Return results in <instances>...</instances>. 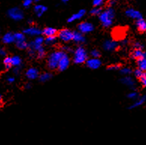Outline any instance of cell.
I'll return each instance as SVG.
<instances>
[{
    "instance_id": "74e56055",
    "label": "cell",
    "mask_w": 146,
    "mask_h": 145,
    "mask_svg": "<svg viewBox=\"0 0 146 145\" xmlns=\"http://www.w3.org/2000/svg\"><path fill=\"white\" fill-rule=\"evenodd\" d=\"M133 48L134 49H136V50H142L143 48H144V46H143V44H142L140 43V42H137L134 43Z\"/></svg>"
},
{
    "instance_id": "ab89813d",
    "label": "cell",
    "mask_w": 146,
    "mask_h": 145,
    "mask_svg": "<svg viewBox=\"0 0 146 145\" xmlns=\"http://www.w3.org/2000/svg\"><path fill=\"white\" fill-rule=\"evenodd\" d=\"M33 0H23V5L24 7H29L33 3Z\"/></svg>"
},
{
    "instance_id": "ac0fdd59",
    "label": "cell",
    "mask_w": 146,
    "mask_h": 145,
    "mask_svg": "<svg viewBox=\"0 0 146 145\" xmlns=\"http://www.w3.org/2000/svg\"><path fill=\"white\" fill-rule=\"evenodd\" d=\"M145 101L146 95L140 96L139 99H137L134 101V102L130 105V107H129V109H134V108H138V107H140V106L142 105L145 102Z\"/></svg>"
},
{
    "instance_id": "836d02e7",
    "label": "cell",
    "mask_w": 146,
    "mask_h": 145,
    "mask_svg": "<svg viewBox=\"0 0 146 145\" xmlns=\"http://www.w3.org/2000/svg\"><path fill=\"white\" fill-rule=\"evenodd\" d=\"M107 69L109 71H117V70H121V66L120 64H113L110 65Z\"/></svg>"
},
{
    "instance_id": "4316f807",
    "label": "cell",
    "mask_w": 146,
    "mask_h": 145,
    "mask_svg": "<svg viewBox=\"0 0 146 145\" xmlns=\"http://www.w3.org/2000/svg\"><path fill=\"white\" fill-rule=\"evenodd\" d=\"M3 64L5 69L9 70L12 67V62H11V57L10 56H5L3 60Z\"/></svg>"
},
{
    "instance_id": "9c48e42d",
    "label": "cell",
    "mask_w": 146,
    "mask_h": 145,
    "mask_svg": "<svg viewBox=\"0 0 146 145\" xmlns=\"http://www.w3.org/2000/svg\"><path fill=\"white\" fill-rule=\"evenodd\" d=\"M102 48L106 51H114L118 48V43L115 40H106L102 44Z\"/></svg>"
},
{
    "instance_id": "e575fe53",
    "label": "cell",
    "mask_w": 146,
    "mask_h": 145,
    "mask_svg": "<svg viewBox=\"0 0 146 145\" xmlns=\"http://www.w3.org/2000/svg\"><path fill=\"white\" fill-rule=\"evenodd\" d=\"M90 56H91L92 58H99L100 56V53L98 50L94 49L90 51Z\"/></svg>"
},
{
    "instance_id": "8992f818",
    "label": "cell",
    "mask_w": 146,
    "mask_h": 145,
    "mask_svg": "<svg viewBox=\"0 0 146 145\" xmlns=\"http://www.w3.org/2000/svg\"><path fill=\"white\" fill-rule=\"evenodd\" d=\"M8 15L11 19L16 21H21L23 18V11L18 8H13L9 9L8 11Z\"/></svg>"
},
{
    "instance_id": "c3c4849f",
    "label": "cell",
    "mask_w": 146,
    "mask_h": 145,
    "mask_svg": "<svg viewBox=\"0 0 146 145\" xmlns=\"http://www.w3.org/2000/svg\"><path fill=\"white\" fill-rule=\"evenodd\" d=\"M144 56H145L146 57V52H144Z\"/></svg>"
},
{
    "instance_id": "b9f144b4",
    "label": "cell",
    "mask_w": 146,
    "mask_h": 145,
    "mask_svg": "<svg viewBox=\"0 0 146 145\" xmlns=\"http://www.w3.org/2000/svg\"><path fill=\"white\" fill-rule=\"evenodd\" d=\"M15 77H12V76H10V77H7V82L9 83H14V81H15Z\"/></svg>"
},
{
    "instance_id": "8fae6325",
    "label": "cell",
    "mask_w": 146,
    "mask_h": 145,
    "mask_svg": "<svg viewBox=\"0 0 146 145\" xmlns=\"http://www.w3.org/2000/svg\"><path fill=\"white\" fill-rule=\"evenodd\" d=\"M26 77L29 80H36V79L38 78L40 76L39 71L36 68H29L27 72H26Z\"/></svg>"
},
{
    "instance_id": "d6a6232c",
    "label": "cell",
    "mask_w": 146,
    "mask_h": 145,
    "mask_svg": "<svg viewBox=\"0 0 146 145\" xmlns=\"http://www.w3.org/2000/svg\"><path fill=\"white\" fill-rule=\"evenodd\" d=\"M102 9L100 7H95L94 9H93L90 11V14L92 15H99L100 16L102 14Z\"/></svg>"
},
{
    "instance_id": "44dd1931",
    "label": "cell",
    "mask_w": 146,
    "mask_h": 145,
    "mask_svg": "<svg viewBox=\"0 0 146 145\" xmlns=\"http://www.w3.org/2000/svg\"><path fill=\"white\" fill-rule=\"evenodd\" d=\"M136 63H137L138 68H139L140 70L142 72H145L146 71V57L145 56H142V58L136 60Z\"/></svg>"
},
{
    "instance_id": "5b68a950",
    "label": "cell",
    "mask_w": 146,
    "mask_h": 145,
    "mask_svg": "<svg viewBox=\"0 0 146 145\" xmlns=\"http://www.w3.org/2000/svg\"><path fill=\"white\" fill-rule=\"evenodd\" d=\"M44 37L42 36H37L35 38V39L33 41H32L29 43V50H34V51L37 52L38 49L43 47V44H44Z\"/></svg>"
},
{
    "instance_id": "6da1fadb",
    "label": "cell",
    "mask_w": 146,
    "mask_h": 145,
    "mask_svg": "<svg viewBox=\"0 0 146 145\" xmlns=\"http://www.w3.org/2000/svg\"><path fill=\"white\" fill-rule=\"evenodd\" d=\"M64 53L65 52L63 50H55L49 54L48 60H47V64L50 70L58 69L59 62L60 61Z\"/></svg>"
},
{
    "instance_id": "30bf717a",
    "label": "cell",
    "mask_w": 146,
    "mask_h": 145,
    "mask_svg": "<svg viewBox=\"0 0 146 145\" xmlns=\"http://www.w3.org/2000/svg\"><path fill=\"white\" fill-rule=\"evenodd\" d=\"M102 65V62L99 58H90L88 59V61L86 62V66L87 67L92 70H96L98 69Z\"/></svg>"
},
{
    "instance_id": "ee69618b",
    "label": "cell",
    "mask_w": 146,
    "mask_h": 145,
    "mask_svg": "<svg viewBox=\"0 0 146 145\" xmlns=\"http://www.w3.org/2000/svg\"><path fill=\"white\" fill-rule=\"evenodd\" d=\"M0 55L2 56H6V51L4 49L1 48V50H0Z\"/></svg>"
},
{
    "instance_id": "7a4b0ae2",
    "label": "cell",
    "mask_w": 146,
    "mask_h": 145,
    "mask_svg": "<svg viewBox=\"0 0 146 145\" xmlns=\"http://www.w3.org/2000/svg\"><path fill=\"white\" fill-rule=\"evenodd\" d=\"M88 60V54L86 49L82 46L75 49L73 53V62L77 65L86 63Z\"/></svg>"
},
{
    "instance_id": "4dcf8cb0",
    "label": "cell",
    "mask_w": 146,
    "mask_h": 145,
    "mask_svg": "<svg viewBox=\"0 0 146 145\" xmlns=\"http://www.w3.org/2000/svg\"><path fill=\"white\" fill-rule=\"evenodd\" d=\"M120 72L123 76H129L132 74V72H133V71H132V69L130 68L124 67V68H121V70H120Z\"/></svg>"
},
{
    "instance_id": "7dc6e473",
    "label": "cell",
    "mask_w": 146,
    "mask_h": 145,
    "mask_svg": "<svg viewBox=\"0 0 146 145\" xmlns=\"http://www.w3.org/2000/svg\"><path fill=\"white\" fill-rule=\"evenodd\" d=\"M61 1L63 2H64V3H66V2H68V0H61Z\"/></svg>"
},
{
    "instance_id": "f1b7e54d",
    "label": "cell",
    "mask_w": 146,
    "mask_h": 145,
    "mask_svg": "<svg viewBox=\"0 0 146 145\" xmlns=\"http://www.w3.org/2000/svg\"><path fill=\"white\" fill-rule=\"evenodd\" d=\"M17 48L20 50H26L29 48V44L27 42L24 41V42H15Z\"/></svg>"
},
{
    "instance_id": "7402d4cb",
    "label": "cell",
    "mask_w": 146,
    "mask_h": 145,
    "mask_svg": "<svg viewBox=\"0 0 146 145\" xmlns=\"http://www.w3.org/2000/svg\"><path fill=\"white\" fill-rule=\"evenodd\" d=\"M53 75L50 72H44L41 74L39 76V81L42 82V83H45L47 81H50V79L52 78Z\"/></svg>"
},
{
    "instance_id": "9a60e30c",
    "label": "cell",
    "mask_w": 146,
    "mask_h": 145,
    "mask_svg": "<svg viewBox=\"0 0 146 145\" xmlns=\"http://www.w3.org/2000/svg\"><path fill=\"white\" fill-rule=\"evenodd\" d=\"M72 41L77 44H83L85 42L86 38L84 37V35L82 32H74Z\"/></svg>"
},
{
    "instance_id": "277c9868",
    "label": "cell",
    "mask_w": 146,
    "mask_h": 145,
    "mask_svg": "<svg viewBox=\"0 0 146 145\" xmlns=\"http://www.w3.org/2000/svg\"><path fill=\"white\" fill-rule=\"evenodd\" d=\"M73 35H74V32L69 29H61L57 33L59 39L65 43H68V42L72 41Z\"/></svg>"
},
{
    "instance_id": "f546056e",
    "label": "cell",
    "mask_w": 146,
    "mask_h": 145,
    "mask_svg": "<svg viewBox=\"0 0 146 145\" xmlns=\"http://www.w3.org/2000/svg\"><path fill=\"white\" fill-rule=\"evenodd\" d=\"M36 55H37V57L39 60H42V59H44L46 55V52H45V49L44 48V47H42L40 49L37 50L36 52Z\"/></svg>"
},
{
    "instance_id": "8d00e7d4",
    "label": "cell",
    "mask_w": 146,
    "mask_h": 145,
    "mask_svg": "<svg viewBox=\"0 0 146 145\" xmlns=\"http://www.w3.org/2000/svg\"><path fill=\"white\" fill-rule=\"evenodd\" d=\"M140 83L142 84L143 87H146V73L144 72L143 73V75H142V77L139 78Z\"/></svg>"
},
{
    "instance_id": "2e32d148",
    "label": "cell",
    "mask_w": 146,
    "mask_h": 145,
    "mask_svg": "<svg viewBox=\"0 0 146 145\" xmlns=\"http://www.w3.org/2000/svg\"><path fill=\"white\" fill-rule=\"evenodd\" d=\"M57 33H58L57 30L55 28H53V27H46V28H44L42 30V35L45 36V37L56 36V35Z\"/></svg>"
},
{
    "instance_id": "5bb4252c",
    "label": "cell",
    "mask_w": 146,
    "mask_h": 145,
    "mask_svg": "<svg viewBox=\"0 0 146 145\" xmlns=\"http://www.w3.org/2000/svg\"><path fill=\"white\" fill-rule=\"evenodd\" d=\"M126 15H127V17H130V18L136 19V21L142 18V15H141V13H140L139 11H136L132 9H128V10L126 11Z\"/></svg>"
},
{
    "instance_id": "60d3db41",
    "label": "cell",
    "mask_w": 146,
    "mask_h": 145,
    "mask_svg": "<svg viewBox=\"0 0 146 145\" xmlns=\"http://www.w3.org/2000/svg\"><path fill=\"white\" fill-rule=\"evenodd\" d=\"M62 50L63 51H64L65 53H67V52H72V49L71 48H69V47H68V46H64V47H63L62 48Z\"/></svg>"
},
{
    "instance_id": "f6af8a7d",
    "label": "cell",
    "mask_w": 146,
    "mask_h": 145,
    "mask_svg": "<svg viewBox=\"0 0 146 145\" xmlns=\"http://www.w3.org/2000/svg\"><path fill=\"white\" fill-rule=\"evenodd\" d=\"M31 87H32V85H31V84H30V83H26L25 86H24V88H25L26 89H31Z\"/></svg>"
},
{
    "instance_id": "3957f363",
    "label": "cell",
    "mask_w": 146,
    "mask_h": 145,
    "mask_svg": "<svg viewBox=\"0 0 146 145\" xmlns=\"http://www.w3.org/2000/svg\"><path fill=\"white\" fill-rule=\"evenodd\" d=\"M114 16L115 13L113 9H109L105 11H102V14L100 15V20L102 23V25L106 28L111 26L112 24Z\"/></svg>"
},
{
    "instance_id": "484cf974",
    "label": "cell",
    "mask_w": 146,
    "mask_h": 145,
    "mask_svg": "<svg viewBox=\"0 0 146 145\" xmlns=\"http://www.w3.org/2000/svg\"><path fill=\"white\" fill-rule=\"evenodd\" d=\"M56 42V36H51V37H46L44 39V44L47 46H52L55 44Z\"/></svg>"
},
{
    "instance_id": "d6986e66",
    "label": "cell",
    "mask_w": 146,
    "mask_h": 145,
    "mask_svg": "<svg viewBox=\"0 0 146 145\" xmlns=\"http://www.w3.org/2000/svg\"><path fill=\"white\" fill-rule=\"evenodd\" d=\"M85 15V10H80L76 14H74L72 15L71 17L68 19V22L69 23H72L73 21H77V20H80L84 17V15Z\"/></svg>"
},
{
    "instance_id": "d4e9b609",
    "label": "cell",
    "mask_w": 146,
    "mask_h": 145,
    "mask_svg": "<svg viewBox=\"0 0 146 145\" xmlns=\"http://www.w3.org/2000/svg\"><path fill=\"white\" fill-rule=\"evenodd\" d=\"M143 56H144V52L142 51V50H136V49H135L133 51V53H132V57H133V59H135L136 60L142 58Z\"/></svg>"
},
{
    "instance_id": "bcb514c9",
    "label": "cell",
    "mask_w": 146,
    "mask_h": 145,
    "mask_svg": "<svg viewBox=\"0 0 146 145\" xmlns=\"http://www.w3.org/2000/svg\"><path fill=\"white\" fill-rule=\"evenodd\" d=\"M127 40H126V39H124V40H122V41H121V45H123V46H125V45H127Z\"/></svg>"
},
{
    "instance_id": "ffe728a7",
    "label": "cell",
    "mask_w": 146,
    "mask_h": 145,
    "mask_svg": "<svg viewBox=\"0 0 146 145\" xmlns=\"http://www.w3.org/2000/svg\"><path fill=\"white\" fill-rule=\"evenodd\" d=\"M136 26L138 30L141 32H146V21L144 19L141 18L139 20H137L136 22Z\"/></svg>"
},
{
    "instance_id": "f35d334b",
    "label": "cell",
    "mask_w": 146,
    "mask_h": 145,
    "mask_svg": "<svg viewBox=\"0 0 146 145\" xmlns=\"http://www.w3.org/2000/svg\"><path fill=\"white\" fill-rule=\"evenodd\" d=\"M103 3V0H93V4L95 7H100Z\"/></svg>"
},
{
    "instance_id": "83f0119b",
    "label": "cell",
    "mask_w": 146,
    "mask_h": 145,
    "mask_svg": "<svg viewBox=\"0 0 146 145\" xmlns=\"http://www.w3.org/2000/svg\"><path fill=\"white\" fill-rule=\"evenodd\" d=\"M15 42H24L26 41V37L25 34L21 33V32H16L15 33Z\"/></svg>"
},
{
    "instance_id": "1f68e13d",
    "label": "cell",
    "mask_w": 146,
    "mask_h": 145,
    "mask_svg": "<svg viewBox=\"0 0 146 145\" xmlns=\"http://www.w3.org/2000/svg\"><path fill=\"white\" fill-rule=\"evenodd\" d=\"M127 98L128 99H129L134 100V101H135V100H136L137 99H139V93H138L137 92L132 91V92H130L129 93H128Z\"/></svg>"
},
{
    "instance_id": "4fadbf2b",
    "label": "cell",
    "mask_w": 146,
    "mask_h": 145,
    "mask_svg": "<svg viewBox=\"0 0 146 145\" xmlns=\"http://www.w3.org/2000/svg\"><path fill=\"white\" fill-rule=\"evenodd\" d=\"M23 33L25 35H28L29 36H40V35L42 34V31H41L37 27H29L27 29H25L23 30Z\"/></svg>"
},
{
    "instance_id": "e0dca14e",
    "label": "cell",
    "mask_w": 146,
    "mask_h": 145,
    "mask_svg": "<svg viewBox=\"0 0 146 145\" xmlns=\"http://www.w3.org/2000/svg\"><path fill=\"white\" fill-rule=\"evenodd\" d=\"M2 41L5 44H9L13 43V42H15V34L11 33V32H7L3 35Z\"/></svg>"
},
{
    "instance_id": "7bdbcfd3",
    "label": "cell",
    "mask_w": 146,
    "mask_h": 145,
    "mask_svg": "<svg viewBox=\"0 0 146 145\" xmlns=\"http://www.w3.org/2000/svg\"><path fill=\"white\" fill-rule=\"evenodd\" d=\"M20 70H21V67H15L14 69H13V72H14L15 75H18L20 73Z\"/></svg>"
},
{
    "instance_id": "ba28073f",
    "label": "cell",
    "mask_w": 146,
    "mask_h": 145,
    "mask_svg": "<svg viewBox=\"0 0 146 145\" xmlns=\"http://www.w3.org/2000/svg\"><path fill=\"white\" fill-rule=\"evenodd\" d=\"M78 31L82 34H88L94 31V26L89 22H82L78 24Z\"/></svg>"
},
{
    "instance_id": "52a82bcc",
    "label": "cell",
    "mask_w": 146,
    "mask_h": 145,
    "mask_svg": "<svg viewBox=\"0 0 146 145\" xmlns=\"http://www.w3.org/2000/svg\"><path fill=\"white\" fill-rule=\"evenodd\" d=\"M69 64H70V58L67 53H64L60 61L59 62L58 70L60 72H64L69 68Z\"/></svg>"
},
{
    "instance_id": "cb8c5ba5",
    "label": "cell",
    "mask_w": 146,
    "mask_h": 145,
    "mask_svg": "<svg viewBox=\"0 0 146 145\" xmlns=\"http://www.w3.org/2000/svg\"><path fill=\"white\" fill-rule=\"evenodd\" d=\"M11 62H12V66L21 67L22 64V59L19 56H14L11 57Z\"/></svg>"
},
{
    "instance_id": "7c38bea8",
    "label": "cell",
    "mask_w": 146,
    "mask_h": 145,
    "mask_svg": "<svg viewBox=\"0 0 146 145\" xmlns=\"http://www.w3.org/2000/svg\"><path fill=\"white\" fill-rule=\"evenodd\" d=\"M121 83L129 87V89H133L136 87V82L134 81V79L130 76H125V77H122L121 79Z\"/></svg>"
},
{
    "instance_id": "d590c367",
    "label": "cell",
    "mask_w": 146,
    "mask_h": 145,
    "mask_svg": "<svg viewBox=\"0 0 146 145\" xmlns=\"http://www.w3.org/2000/svg\"><path fill=\"white\" fill-rule=\"evenodd\" d=\"M143 73H144V72H142V70H140L139 68H137V69H136V70L133 72V74L134 75H135V77H137V78L139 79L142 77V75H143Z\"/></svg>"
},
{
    "instance_id": "603a6c76",
    "label": "cell",
    "mask_w": 146,
    "mask_h": 145,
    "mask_svg": "<svg viewBox=\"0 0 146 145\" xmlns=\"http://www.w3.org/2000/svg\"><path fill=\"white\" fill-rule=\"evenodd\" d=\"M47 11V8L43 5H36L34 9V11L38 17H41L44 12Z\"/></svg>"
}]
</instances>
